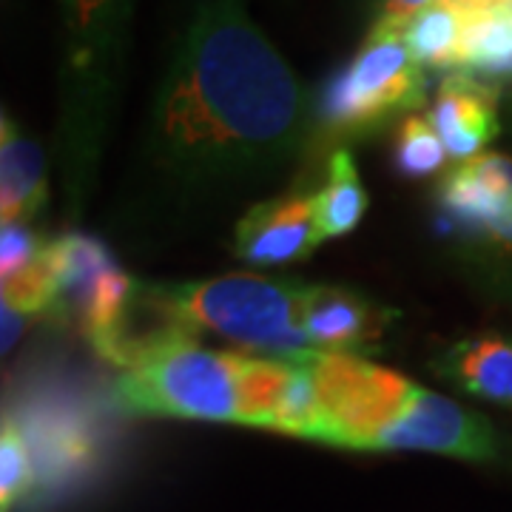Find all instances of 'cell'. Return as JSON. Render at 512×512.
Instances as JSON below:
<instances>
[{
  "label": "cell",
  "mask_w": 512,
  "mask_h": 512,
  "mask_svg": "<svg viewBox=\"0 0 512 512\" xmlns=\"http://www.w3.org/2000/svg\"><path fill=\"white\" fill-rule=\"evenodd\" d=\"M430 126L436 128L447 157L467 163L501 134L498 97L495 89L467 74H447L427 111Z\"/></svg>",
  "instance_id": "11"
},
{
  "label": "cell",
  "mask_w": 512,
  "mask_h": 512,
  "mask_svg": "<svg viewBox=\"0 0 512 512\" xmlns=\"http://www.w3.org/2000/svg\"><path fill=\"white\" fill-rule=\"evenodd\" d=\"M23 319H26L23 313L15 311V308H9V305H3V356L18 345L20 330H23Z\"/></svg>",
  "instance_id": "23"
},
{
  "label": "cell",
  "mask_w": 512,
  "mask_h": 512,
  "mask_svg": "<svg viewBox=\"0 0 512 512\" xmlns=\"http://www.w3.org/2000/svg\"><path fill=\"white\" fill-rule=\"evenodd\" d=\"M370 197L350 148H333L325 160V185L313 194V222L319 239L350 234L365 217Z\"/></svg>",
  "instance_id": "14"
},
{
  "label": "cell",
  "mask_w": 512,
  "mask_h": 512,
  "mask_svg": "<svg viewBox=\"0 0 512 512\" xmlns=\"http://www.w3.org/2000/svg\"><path fill=\"white\" fill-rule=\"evenodd\" d=\"M464 15L450 3H433L402 26V37L421 69L458 72Z\"/></svg>",
  "instance_id": "16"
},
{
  "label": "cell",
  "mask_w": 512,
  "mask_h": 512,
  "mask_svg": "<svg viewBox=\"0 0 512 512\" xmlns=\"http://www.w3.org/2000/svg\"><path fill=\"white\" fill-rule=\"evenodd\" d=\"M441 3V0H367L373 23L370 26H393L402 29L413 15H419L421 9Z\"/></svg>",
  "instance_id": "22"
},
{
  "label": "cell",
  "mask_w": 512,
  "mask_h": 512,
  "mask_svg": "<svg viewBox=\"0 0 512 512\" xmlns=\"http://www.w3.org/2000/svg\"><path fill=\"white\" fill-rule=\"evenodd\" d=\"M447 160H450L447 148L436 134V128L430 126V120L421 114L404 117L396 131V143H393V165L404 180L433 177L447 165Z\"/></svg>",
  "instance_id": "19"
},
{
  "label": "cell",
  "mask_w": 512,
  "mask_h": 512,
  "mask_svg": "<svg viewBox=\"0 0 512 512\" xmlns=\"http://www.w3.org/2000/svg\"><path fill=\"white\" fill-rule=\"evenodd\" d=\"M140 0H57L55 171L77 231L92 208L126 92Z\"/></svg>",
  "instance_id": "2"
},
{
  "label": "cell",
  "mask_w": 512,
  "mask_h": 512,
  "mask_svg": "<svg viewBox=\"0 0 512 512\" xmlns=\"http://www.w3.org/2000/svg\"><path fill=\"white\" fill-rule=\"evenodd\" d=\"M370 450H413L439 453L473 464H495L504 458L501 433L481 413L416 387L402 413L373 439Z\"/></svg>",
  "instance_id": "8"
},
{
  "label": "cell",
  "mask_w": 512,
  "mask_h": 512,
  "mask_svg": "<svg viewBox=\"0 0 512 512\" xmlns=\"http://www.w3.org/2000/svg\"><path fill=\"white\" fill-rule=\"evenodd\" d=\"M316 146V94L248 0H185L106 208L109 239L157 259L285 194Z\"/></svg>",
  "instance_id": "1"
},
{
  "label": "cell",
  "mask_w": 512,
  "mask_h": 512,
  "mask_svg": "<svg viewBox=\"0 0 512 512\" xmlns=\"http://www.w3.org/2000/svg\"><path fill=\"white\" fill-rule=\"evenodd\" d=\"M433 373L458 393L512 407V336H464L433 359Z\"/></svg>",
  "instance_id": "13"
},
{
  "label": "cell",
  "mask_w": 512,
  "mask_h": 512,
  "mask_svg": "<svg viewBox=\"0 0 512 512\" xmlns=\"http://www.w3.org/2000/svg\"><path fill=\"white\" fill-rule=\"evenodd\" d=\"M305 291L302 279L274 274L151 282L160 308L188 333H214L237 348L285 362L311 353L302 330Z\"/></svg>",
  "instance_id": "4"
},
{
  "label": "cell",
  "mask_w": 512,
  "mask_h": 512,
  "mask_svg": "<svg viewBox=\"0 0 512 512\" xmlns=\"http://www.w3.org/2000/svg\"><path fill=\"white\" fill-rule=\"evenodd\" d=\"M293 365L285 359H251L242 356L239 365V407L242 424L271 430L285 387L291 382Z\"/></svg>",
  "instance_id": "17"
},
{
  "label": "cell",
  "mask_w": 512,
  "mask_h": 512,
  "mask_svg": "<svg viewBox=\"0 0 512 512\" xmlns=\"http://www.w3.org/2000/svg\"><path fill=\"white\" fill-rule=\"evenodd\" d=\"M239 365V353L208 350L197 336H180L123 370L111 402L128 416L242 424Z\"/></svg>",
  "instance_id": "6"
},
{
  "label": "cell",
  "mask_w": 512,
  "mask_h": 512,
  "mask_svg": "<svg viewBox=\"0 0 512 512\" xmlns=\"http://www.w3.org/2000/svg\"><path fill=\"white\" fill-rule=\"evenodd\" d=\"M427 237L444 274L490 305L512 308V154L484 151L441 174Z\"/></svg>",
  "instance_id": "3"
},
{
  "label": "cell",
  "mask_w": 512,
  "mask_h": 512,
  "mask_svg": "<svg viewBox=\"0 0 512 512\" xmlns=\"http://www.w3.org/2000/svg\"><path fill=\"white\" fill-rule=\"evenodd\" d=\"M32 487H35V464H32L26 439H23V430L12 421V416H3V430H0V504H3V512L12 510Z\"/></svg>",
  "instance_id": "20"
},
{
  "label": "cell",
  "mask_w": 512,
  "mask_h": 512,
  "mask_svg": "<svg viewBox=\"0 0 512 512\" xmlns=\"http://www.w3.org/2000/svg\"><path fill=\"white\" fill-rule=\"evenodd\" d=\"M49 208V160L37 137L3 111L0 120V220L32 225Z\"/></svg>",
  "instance_id": "12"
},
{
  "label": "cell",
  "mask_w": 512,
  "mask_h": 512,
  "mask_svg": "<svg viewBox=\"0 0 512 512\" xmlns=\"http://www.w3.org/2000/svg\"><path fill=\"white\" fill-rule=\"evenodd\" d=\"M313 194L288 191L256 202L231 228V254L248 265H291L319 248Z\"/></svg>",
  "instance_id": "10"
},
{
  "label": "cell",
  "mask_w": 512,
  "mask_h": 512,
  "mask_svg": "<svg viewBox=\"0 0 512 512\" xmlns=\"http://www.w3.org/2000/svg\"><path fill=\"white\" fill-rule=\"evenodd\" d=\"M399 313L379 299L345 285H308L302 299V330L311 350L359 356L379 348Z\"/></svg>",
  "instance_id": "9"
},
{
  "label": "cell",
  "mask_w": 512,
  "mask_h": 512,
  "mask_svg": "<svg viewBox=\"0 0 512 512\" xmlns=\"http://www.w3.org/2000/svg\"><path fill=\"white\" fill-rule=\"evenodd\" d=\"M424 103V69L410 55L402 29L370 26L356 55L316 92V146L348 148L345 143L379 134Z\"/></svg>",
  "instance_id": "5"
},
{
  "label": "cell",
  "mask_w": 512,
  "mask_h": 512,
  "mask_svg": "<svg viewBox=\"0 0 512 512\" xmlns=\"http://www.w3.org/2000/svg\"><path fill=\"white\" fill-rule=\"evenodd\" d=\"M291 365V382L285 387V396L279 402L271 430L285 433V436H296V439L319 441L322 427H325V416H322V404H319V393H316L311 370L305 365V353L291 359Z\"/></svg>",
  "instance_id": "18"
},
{
  "label": "cell",
  "mask_w": 512,
  "mask_h": 512,
  "mask_svg": "<svg viewBox=\"0 0 512 512\" xmlns=\"http://www.w3.org/2000/svg\"><path fill=\"white\" fill-rule=\"evenodd\" d=\"M52 239L40 237L32 225H20V222H3L0 231V279L23 274L26 268H32L37 259L49 251Z\"/></svg>",
  "instance_id": "21"
},
{
  "label": "cell",
  "mask_w": 512,
  "mask_h": 512,
  "mask_svg": "<svg viewBox=\"0 0 512 512\" xmlns=\"http://www.w3.org/2000/svg\"><path fill=\"white\" fill-rule=\"evenodd\" d=\"M458 72L481 83H512V3L464 15Z\"/></svg>",
  "instance_id": "15"
},
{
  "label": "cell",
  "mask_w": 512,
  "mask_h": 512,
  "mask_svg": "<svg viewBox=\"0 0 512 512\" xmlns=\"http://www.w3.org/2000/svg\"><path fill=\"white\" fill-rule=\"evenodd\" d=\"M319 404H322V444L370 450L373 439L402 413L419 384L387 367L370 365L345 353H305Z\"/></svg>",
  "instance_id": "7"
}]
</instances>
